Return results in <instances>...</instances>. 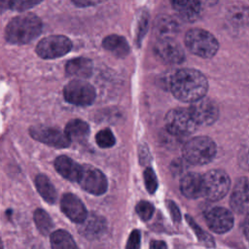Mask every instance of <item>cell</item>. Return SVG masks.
I'll use <instances>...</instances> for the list:
<instances>
[{
    "mask_svg": "<svg viewBox=\"0 0 249 249\" xmlns=\"http://www.w3.org/2000/svg\"><path fill=\"white\" fill-rule=\"evenodd\" d=\"M205 221L208 228L216 233H225L233 226L231 212L224 207H213L205 214Z\"/></svg>",
    "mask_w": 249,
    "mask_h": 249,
    "instance_id": "cell-13",
    "label": "cell"
},
{
    "mask_svg": "<svg viewBox=\"0 0 249 249\" xmlns=\"http://www.w3.org/2000/svg\"><path fill=\"white\" fill-rule=\"evenodd\" d=\"M43 24L35 14L15 17L5 28V39L10 44L23 45L36 39L42 32Z\"/></svg>",
    "mask_w": 249,
    "mask_h": 249,
    "instance_id": "cell-2",
    "label": "cell"
},
{
    "mask_svg": "<svg viewBox=\"0 0 249 249\" xmlns=\"http://www.w3.org/2000/svg\"><path fill=\"white\" fill-rule=\"evenodd\" d=\"M150 249H167V246L164 241L161 240H154L151 242Z\"/></svg>",
    "mask_w": 249,
    "mask_h": 249,
    "instance_id": "cell-37",
    "label": "cell"
},
{
    "mask_svg": "<svg viewBox=\"0 0 249 249\" xmlns=\"http://www.w3.org/2000/svg\"><path fill=\"white\" fill-rule=\"evenodd\" d=\"M167 206H168L170 215L172 217V220L174 222H177V223L180 222L181 221V213H180V210H179L178 206L171 200L167 201Z\"/></svg>",
    "mask_w": 249,
    "mask_h": 249,
    "instance_id": "cell-34",
    "label": "cell"
},
{
    "mask_svg": "<svg viewBox=\"0 0 249 249\" xmlns=\"http://www.w3.org/2000/svg\"><path fill=\"white\" fill-rule=\"evenodd\" d=\"M39 1H10V9L14 11H24L38 5Z\"/></svg>",
    "mask_w": 249,
    "mask_h": 249,
    "instance_id": "cell-32",
    "label": "cell"
},
{
    "mask_svg": "<svg viewBox=\"0 0 249 249\" xmlns=\"http://www.w3.org/2000/svg\"><path fill=\"white\" fill-rule=\"evenodd\" d=\"M232 210L238 214L249 213V179L242 177L235 183L230 200Z\"/></svg>",
    "mask_w": 249,
    "mask_h": 249,
    "instance_id": "cell-15",
    "label": "cell"
},
{
    "mask_svg": "<svg viewBox=\"0 0 249 249\" xmlns=\"http://www.w3.org/2000/svg\"><path fill=\"white\" fill-rule=\"evenodd\" d=\"M155 53L166 63L178 64L185 59L181 45L173 38H160L155 45Z\"/></svg>",
    "mask_w": 249,
    "mask_h": 249,
    "instance_id": "cell-12",
    "label": "cell"
},
{
    "mask_svg": "<svg viewBox=\"0 0 249 249\" xmlns=\"http://www.w3.org/2000/svg\"><path fill=\"white\" fill-rule=\"evenodd\" d=\"M156 34L160 38H172L178 31V23L168 16L159 17L155 21Z\"/></svg>",
    "mask_w": 249,
    "mask_h": 249,
    "instance_id": "cell-24",
    "label": "cell"
},
{
    "mask_svg": "<svg viewBox=\"0 0 249 249\" xmlns=\"http://www.w3.org/2000/svg\"><path fill=\"white\" fill-rule=\"evenodd\" d=\"M185 44L190 52L202 57L214 56L219 49L217 39L208 31L201 28H192L185 35Z\"/></svg>",
    "mask_w": 249,
    "mask_h": 249,
    "instance_id": "cell-4",
    "label": "cell"
},
{
    "mask_svg": "<svg viewBox=\"0 0 249 249\" xmlns=\"http://www.w3.org/2000/svg\"><path fill=\"white\" fill-rule=\"evenodd\" d=\"M228 20L235 26H244L249 23V7L241 4H236L228 10Z\"/></svg>",
    "mask_w": 249,
    "mask_h": 249,
    "instance_id": "cell-26",
    "label": "cell"
},
{
    "mask_svg": "<svg viewBox=\"0 0 249 249\" xmlns=\"http://www.w3.org/2000/svg\"><path fill=\"white\" fill-rule=\"evenodd\" d=\"M207 89L208 82L206 77L196 69H180L170 79L172 94L184 102L193 103L204 97Z\"/></svg>",
    "mask_w": 249,
    "mask_h": 249,
    "instance_id": "cell-1",
    "label": "cell"
},
{
    "mask_svg": "<svg viewBox=\"0 0 249 249\" xmlns=\"http://www.w3.org/2000/svg\"><path fill=\"white\" fill-rule=\"evenodd\" d=\"M186 219H187V221H188V223H189V225L192 227V229L194 230V231H195V233H196V237H197V239L201 242V243H203L205 246H207V247H215V241H214V239L212 238V236L210 235V234H208L207 232H205L199 226H197L196 224V222L193 220V218H191L190 216H186Z\"/></svg>",
    "mask_w": 249,
    "mask_h": 249,
    "instance_id": "cell-28",
    "label": "cell"
},
{
    "mask_svg": "<svg viewBox=\"0 0 249 249\" xmlns=\"http://www.w3.org/2000/svg\"><path fill=\"white\" fill-rule=\"evenodd\" d=\"M106 229V221L103 217L96 214L88 215L86 220L81 224L79 229L81 234L85 237L92 239L100 236Z\"/></svg>",
    "mask_w": 249,
    "mask_h": 249,
    "instance_id": "cell-18",
    "label": "cell"
},
{
    "mask_svg": "<svg viewBox=\"0 0 249 249\" xmlns=\"http://www.w3.org/2000/svg\"><path fill=\"white\" fill-rule=\"evenodd\" d=\"M243 232H244L245 237L249 240V213H248V215L245 218V221L243 223Z\"/></svg>",
    "mask_w": 249,
    "mask_h": 249,
    "instance_id": "cell-39",
    "label": "cell"
},
{
    "mask_svg": "<svg viewBox=\"0 0 249 249\" xmlns=\"http://www.w3.org/2000/svg\"><path fill=\"white\" fill-rule=\"evenodd\" d=\"M86 192L100 196L107 191L108 182L106 176L97 168L91 165H82V170L77 181Z\"/></svg>",
    "mask_w": 249,
    "mask_h": 249,
    "instance_id": "cell-9",
    "label": "cell"
},
{
    "mask_svg": "<svg viewBox=\"0 0 249 249\" xmlns=\"http://www.w3.org/2000/svg\"><path fill=\"white\" fill-rule=\"evenodd\" d=\"M171 4L180 18L186 21L196 19L200 13V3L197 1H174Z\"/></svg>",
    "mask_w": 249,
    "mask_h": 249,
    "instance_id": "cell-20",
    "label": "cell"
},
{
    "mask_svg": "<svg viewBox=\"0 0 249 249\" xmlns=\"http://www.w3.org/2000/svg\"><path fill=\"white\" fill-rule=\"evenodd\" d=\"M65 71L70 76L89 78L92 74V62L87 57H76L66 63Z\"/></svg>",
    "mask_w": 249,
    "mask_h": 249,
    "instance_id": "cell-19",
    "label": "cell"
},
{
    "mask_svg": "<svg viewBox=\"0 0 249 249\" xmlns=\"http://www.w3.org/2000/svg\"><path fill=\"white\" fill-rule=\"evenodd\" d=\"M188 110L197 125L211 124L219 117V108L216 102L205 96L193 102Z\"/></svg>",
    "mask_w": 249,
    "mask_h": 249,
    "instance_id": "cell-11",
    "label": "cell"
},
{
    "mask_svg": "<svg viewBox=\"0 0 249 249\" xmlns=\"http://www.w3.org/2000/svg\"><path fill=\"white\" fill-rule=\"evenodd\" d=\"M50 242L52 249H77L71 234L64 230H57L51 233Z\"/></svg>",
    "mask_w": 249,
    "mask_h": 249,
    "instance_id": "cell-25",
    "label": "cell"
},
{
    "mask_svg": "<svg viewBox=\"0 0 249 249\" xmlns=\"http://www.w3.org/2000/svg\"><path fill=\"white\" fill-rule=\"evenodd\" d=\"M64 133L67 135L70 141H81L89 136V126L86 122L80 119H74L67 123Z\"/></svg>",
    "mask_w": 249,
    "mask_h": 249,
    "instance_id": "cell-23",
    "label": "cell"
},
{
    "mask_svg": "<svg viewBox=\"0 0 249 249\" xmlns=\"http://www.w3.org/2000/svg\"><path fill=\"white\" fill-rule=\"evenodd\" d=\"M72 3L76 6L79 7H86V6H91V5H95L99 2L96 1H85V0H78V1H72Z\"/></svg>",
    "mask_w": 249,
    "mask_h": 249,
    "instance_id": "cell-38",
    "label": "cell"
},
{
    "mask_svg": "<svg viewBox=\"0 0 249 249\" xmlns=\"http://www.w3.org/2000/svg\"><path fill=\"white\" fill-rule=\"evenodd\" d=\"M72 49V42L63 35H51L43 38L36 46V53L44 59H53L65 55Z\"/></svg>",
    "mask_w": 249,
    "mask_h": 249,
    "instance_id": "cell-7",
    "label": "cell"
},
{
    "mask_svg": "<svg viewBox=\"0 0 249 249\" xmlns=\"http://www.w3.org/2000/svg\"><path fill=\"white\" fill-rule=\"evenodd\" d=\"M34 222L35 225L38 229V231L43 234V235H48L52 232L53 229V223L50 215L43 209L38 208L34 211Z\"/></svg>",
    "mask_w": 249,
    "mask_h": 249,
    "instance_id": "cell-27",
    "label": "cell"
},
{
    "mask_svg": "<svg viewBox=\"0 0 249 249\" xmlns=\"http://www.w3.org/2000/svg\"><path fill=\"white\" fill-rule=\"evenodd\" d=\"M53 165L55 170L65 179L69 181H78L82 165L77 163L71 158L64 155L58 156L54 160Z\"/></svg>",
    "mask_w": 249,
    "mask_h": 249,
    "instance_id": "cell-17",
    "label": "cell"
},
{
    "mask_svg": "<svg viewBox=\"0 0 249 249\" xmlns=\"http://www.w3.org/2000/svg\"><path fill=\"white\" fill-rule=\"evenodd\" d=\"M95 141L101 148H110L115 144V136L109 128H103L95 135Z\"/></svg>",
    "mask_w": 249,
    "mask_h": 249,
    "instance_id": "cell-29",
    "label": "cell"
},
{
    "mask_svg": "<svg viewBox=\"0 0 249 249\" xmlns=\"http://www.w3.org/2000/svg\"><path fill=\"white\" fill-rule=\"evenodd\" d=\"M60 208L68 219L77 224H82L88 216L86 206L82 200L71 193H67L62 196Z\"/></svg>",
    "mask_w": 249,
    "mask_h": 249,
    "instance_id": "cell-14",
    "label": "cell"
},
{
    "mask_svg": "<svg viewBox=\"0 0 249 249\" xmlns=\"http://www.w3.org/2000/svg\"><path fill=\"white\" fill-rule=\"evenodd\" d=\"M239 162L244 168L249 169V148H245L239 155Z\"/></svg>",
    "mask_w": 249,
    "mask_h": 249,
    "instance_id": "cell-35",
    "label": "cell"
},
{
    "mask_svg": "<svg viewBox=\"0 0 249 249\" xmlns=\"http://www.w3.org/2000/svg\"><path fill=\"white\" fill-rule=\"evenodd\" d=\"M0 249H4V246H3V242H2V240H1V238H0Z\"/></svg>",
    "mask_w": 249,
    "mask_h": 249,
    "instance_id": "cell-41",
    "label": "cell"
},
{
    "mask_svg": "<svg viewBox=\"0 0 249 249\" xmlns=\"http://www.w3.org/2000/svg\"><path fill=\"white\" fill-rule=\"evenodd\" d=\"M202 196L215 201L223 198L228 194L231 180L225 171L214 169L202 175Z\"/></svg>",
    "mask_w": 249,
    "mask_h": 249,
    "instance_id": "cell-6",
    "label": "cell"
},
{
    "mask_svg": "<svg viewBox=\"0 0 249 249\" xmlns=\"http://www.w3.org/2000/svg\"><path fill=\"white\" fill-rule=\"evenodd\" d=\"M136 213L143 221H148L154 213V206L152 203L146 200H141L137 203L135 207Z\"/></svg>",
    "mask_w": 249,
    "mask_h": 249,
    "instance_id": "cell-30",
    "label": "cell"
},
{
    "mask_svg": "<svg viewBox=\"0 0 249 249\" xmlns=\"http://www.w3.org/2000/svg\"><path fill=\"white\" fill-rule=\"evenodd\" d=\"M141 233L138 230H133L127 239L125 249H139L140 248Z\"/></svg>",
    "mask_w": 249,
    "mask_h": 249,
    "instance_id": "cell-33",
    "label": "cell"
},
{
    "mask_svg": "<svg viewBox=\"0 0 249 249\" xmlns=\"http://www.w3.org/2000/svg\"><path fill=\"white\" fill-rule=\"evenodd\" d=\"M181 193L188 198H198L202 196L203 185L202 175L188 173L180 181Z\"/></svg>",
    "mask_w": 249,
    "mask_h": 249,
    "instance_id": "cell-16",
    "label": "cell"
},
{
    "mask_svg": "<svg viewBox=\"0 0 249 249\" xmlns=\"http://www.w3.org/2000/svg\"><path fill=\"white\" fill-rule=\"evenodd\" d=\"M29 133L35 140L44 143L48 146L54 148H67L69 147L71 141L64 133L55 127L46 126V125H33L29 128Z\"/></svg>",
    "mask_w": 249,
    "mask_h": 249,
    "instance_id": "cell-10",
    "label": "cell"
},
{
    "mask_svg": "<svg viewBox=\"0 0 249 249\" xmlns=\"http://www.w3.org/2000/svg\"><path fill=\"white\" fill-rule=\"evenodd\" d=\"M147 25H148V19H147V15H143L141 19L139 20V29H138V39L140 40V38L145 34L146 29H147Z\"/></svg>",
    "mask_w": 249,
    "mask_h": 249,
    "instance_id": "cell-36",
    "label": "cell"
},
{
    "mask_svg": "<svg viewBox=\"0 0 249 249\" xmlns=\"http://www.w3.org/2000/svg\"><path fill=\"white\" fill-rule=\"evenodd\" d=\"M10 9V1L0 0V14L4 13L5 11Z\"/></svg>",
    "mask_w": 249,
    "mask_h": 249,
    "instance_id": "cell-40",
    "label": "cell"
},
{
    "mask_svg": "<svg viewBox=\"0 0 249 249\" xmlns=\"http://www.w3.org/2000/svg\"><path fill=\"white\" fill-rule=\"evenodd\" d=\"M182 153L187 162L194 165H203L215 158L216 145L207 136H196L186 142Z\"/></svg>",
    "mask_w": 249,
    "mask_h": 249,
    "instance_id": "cell-3",
    "label": "cell"
},
{
    "mask_svg": "<svg viewBox=\"0 0 249 249\" xmlns=\"http://www.w3.org/2000/svg\"><path fill=\"white\" fill-rule=\"evenodd\" d=\"M164 124L169 133L178 137L189 136L197 127V124L190 111L184 108H175L168 111L164 118Z\"/></svg>",
    "mask_w": 249,
    "mask_h": 249,
    "instance_id": "cell-5",
    "label": "cell"
},
{
    "mask_svg": "<svg viewBox=\"0 0 249 249\" xmlns=\"http://www.w3.org/2000/svg\"><path fill=\"white\" fill-rule=\"evenodd\" d=\"M35 187L40 196L50 204L56 201V191L51 180L45 174H38L35 177Z\"/></svg>",
    "mask_w": 249,
    "mask_h": 249,
    "instance_id": "cell-22",
    "label": "cell"
},
{
    "mask_svg": "<svg viewBox=\"0 0 249 249\" xmlns=\"http://www.w3.org/2000/svg\"><path fill=\"white\" fill-rule=\"evenodd\" d=\"M102 46L105 50L111 52L119 57H124L129 53V46L126 40L120 35H109L102 41Z\"/></svg>",
    "mask_w": 249,
    "mask_h": 249,
    "instance_id": "cell-21",
    "label": "cell"
},
{
    "mask_svg": "<svg viewBox=\"0 0 249 249\" xmlns=\"http://www.w3.org/2000/svg\"><path fill=\"white\" fill-rule=\"evenodd\" d=\"M95 89L84 80H72L63 89L64 99L77 106H88L95 99Z\"/></svg>",
    "mask_w": 249,
    "mask_h": 249,
    "instance_id": "cell-8",
    "label": "cell"
},
{
    "mask_svg": "<svg viewBox=\"0 0 249 249\" xmlns=\"http://www.w3.org/2000/svg\"><path fill=\"white\" fill-rule=\"evenodd\" d=\"M143 176L147 191L151 194H154L158 189V179L154 170L151 167H147L143 173Z\"/></svg>",
    "mask_w": 249,
    "mask_h": 249,
    "instance_id": "cell-31",
    "label": "cell"
}]
</instances>
